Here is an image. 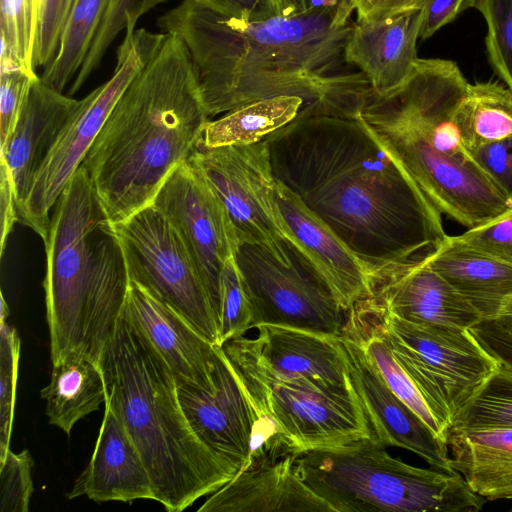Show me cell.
<instances>
[{"label":"cell","instance_id":"cell-26","mask_svg":"<svg viewBox=\"0 0 512 512\" xmlns=\"http://www.w3.org/2000/svg\"><path fill=\"white\" fill-rule=\"evenodd\" d=\"M450 465L488 500L512 499V427L449 429Z\"/></svg>","mask_w":512,"mask_h":512},{"label":"cell","instance_id":"cell-14","mask_svg":"<svg viewBox=\"0 0 512 512\" xmlns=\"http://www.w3.org/2000/svg\"><path fill=\"white\" fill-rule=\"evenodd\" d=\"M151 204L169 219L188 249L220 331V275L238 243L225 207L188 161L170 174Z\"/></svg>","mask_w":512,"mask_h":512},{"label":"cell","instance_id":"cell-9","mask_svg":"<svg viewBox=\"0 0 512 512\" xmlns=\"http://www.w3.org/2000/svg\"><path fill=\"white\" fill-rule=\"evenodd\" d=\"M372 301L394 357L447 439L455 416L498 369L499 362L470 329L409 322Z\"/></svg>","mask_w":512,"mask_h":512},{"label":"cell","instance_id":"cell-38","mask_svg":"<svg viewBox=\"0 0 512 512\" xmlns=\"http://www.w3.org/2000/svg\"><path fill=\"white\" fill-rule=\"evenodd\" d=\"M0 464V512H27L33 493L29 451L16 454L9 450Z\"/></svg>","mask_w":512,"mask_h":512},{"label":"cell","instance_id":"cell-45","mask_svg":"<svg viewBox=\"0 0 512 512\" xmlns=\"http://www.w3.org/2000/svg\"><path fill=\"white\" fill-rule=\"evenodd\" d=\"M0 168V214H1V256L4 253L8 236L15 222H18L17 203L14 186L6 165Z\"/></svg>","mask_w":512,"mask_h":512},{"label":"cell","instance_id":"cell-2","mask_svg":"<svg viewBox=\"0 0 512 512\" xmlns=\"http://www.w3.org/2000/svg\"><path fill=\"white\" fill-rule=\"evenodd\" d=\"M264 140L275 178L366 262L374 277L448 236L441 214L359 116L296 117Z\"/></svg>","mask_w":512,"mask_h":512},{"label":"cell","instance_id":"cell-28","mask_svg":"<svg viewBox=\"0 0 512 512\" xmlns=\"http://www.w3.org/2000/svg\"><path fill=\"white\" fill-rule=\"evenodd\" d=\"M302 107L298 96H278L240 106L209 120L198 145L215 148L260 142L292 122Z\"/></svg>","mask_w":512,"mask_h":512},{"label":"cell","instance_id":"cell-47","mask_svg":"<svg viewBox=\"0 0 512 512\" xmlns=\"http://www.w3.org/2000/svg\"><path fill=\"white\" fill-rule=\"evenodd\" d=\"M273 16L290 17L312 10V0H266Z\"/></svg>","mask_w":512,"mask_h":512},{"label":"cell","instance_id":"cell-13","mask_svg":"<svg viewBox=\"0 0 512 512\" xmlns=\"http://www.w3.org/2000/svg\"><path fill=\"white\" fill-rule=\"evenodd\" d=\"M188 162L222 202L238 242L259 245L289 265L290 240L276 200L266 141L215 148L198 145Z\"/></svg>","mask_w":512,"mask_h":512},{"label":"cell","instance_id":"cell-34","mask_svg":"<svg viewBox=\"0 0 512 512\" xmlns=\"http://www.w3.org/2000/svg\"><path fill=\"white\" fill-rule=\"evenodd\" d=\"M249 298L234 254L223 265L220 275V340L221 345L243 336L251 328Z\"/></svg>","mask_w":512,"mask_h":512},{"label":"cell","instance_id":"cell-12","mask_svg":"<svg viewBox=\"0 0 512 512\" xmlns=\"http://www.w3.org/2000/svg\"><path fill=\"white\" fill-rule=\"evenodd\" d=\"M290 264L265 248L238 242L234 258L249 298L251 328L277 325L341 336L348 319L303 252L287 242Z\"/></svg>","mask_w":512,"mask_h":512},{"label":"cell","instance_id":"cell-16","mask_svg":"<svg viewBox=\"0 0 512 512\" xmlns=\"http://www.w3.org/2000/svg\"><path fill=\"white\" fill-rule=\"evenodd\" d=\"M349 376L371 430V437L387 447L407 449L433 468L453 472L448 446L384 382L362 345L349 333L339 336Z\"/></svg>","mask_w":512,"mask_h":512},{"label":"cell","instance_id":"cell-43","mask_svg":"<svg viewBox=\"0 0 512 512\" xmlns=\"http://www.w3.org/2000/svg\"><path fill=\"white\" fill-rule=\"evenodd\" d=\"M474 4L475 0H429L423 7L420 39L430 38L460 13L474 8Z\"/></svg>","mask_w":512,"mask_h":512},{"label":"cell","instance_id":"cell-11","mask_svg":"<svg viewBox=\"0 0 512 512\" xmlns=\"http://www.w3.org/2000/svg\"><path fill=\"white\" fill-rule=\"evenodd\" d=\"M109 227L121 245L130 280L210 343L221 346L218 322L199 271L162 211L150 204Z\"/></svg>","mask_w":512,"mask_h":512},{"label":"cell","instance_id":"cell-44","mask_svg":"<svg viewBox=\"0 0 512 512\" xmlns=\"http://www.w3.org/2000/svg\"><path fill=\"white\" fill-rule=\"evenodd\" d=\"M225 16L258 20L273 16L266 0H195Z\"/></svg>","mask_w":512,"mask_h":512},{"label":"cell","instance_id":"cell-1","mask_svg":"<svg viewBox=\"0 0 512 512\" xmlns=\"http://www.w3.org/2000/svg\"><path fill=\"white\" fill-rule=\"evenodd\" d=\"M354 11V0H343L295 16L244 20L182 0L157 27L185 46L209 118L278 96L303 100L297 117H355L372 91L345 59Z\"/></svg>","mask_w":512,"mask_h":512},{"label":"cell","instance_id":"cell-15","mask_svg":"<svg viewBox=\"0 0 512 512\" xmlns=\"http://www.w3.org/2000/svg\"><path fill=\"white\" fill-rule=\"evenodd\" d=\"M176 384L180 406L197 438L238 472L246 468L259 447L260 423L221 346L209 386Z\"/></svg>","mask_w":512,"mask_h":512},{"label":"cell","instance_id":"cell-27","mask_svg":"<svg viewBox=\"0 0 512 512\" xmlns=\"http://www.w3.org/2000/svg\"><path fill=\"white\" fill-rule=\"evenodd\" d=\"M49 424L69 434L82 418L106 401V387L99 364L70 354L53 363L49 384L41 390Z\"/></svg>","mask_w":512,"mask_h":512},{"label":"cell","instance_id":"cell-29","mask_svg":"<svg viewBox=\"0 0 512 512\" xmlns=\"http://www.w3.org/2000/svg\"><path fill=\"white\" fill-rule=\"evenodd\" d=\"M467 151L512 135V91L495 82L468 85L456 112Z\"/></svg>","mask_w":512,"mask_h":512},{"label":"cell","instance_id":"cell-31","mask_svg":"<svg viewBox=\"0 0 512 512\" xmlns=\"http://www.w3.org/2000/svg\"><path fill=\"white\" fill-rule=\"evenodd\" d=\"M512 427V373L499 365L449 429Z\"/></svg>","mask_w":512,"mask_h":512},{"label":"cell","instance_id":"cell-46","mask_svg":"<svg viewBox=\"0 0 512 512\" xmlns=\"http://www.w3.org/2000/svg\"><path fill=\"white\" fill-rule=\"evenodd\" d=\"M429 0H354L357 19L383 17L390 14L421 9Z\"/></svg>","mask_w":512,"mask_h":512},{"label":"cell","instance_id":"cell-48","mask_svg":"<svg viewBox=\"0 0 512 512\" xmlns=\"http://www.w3.org/2000/svg\"><path fill=\"white\" fill-rule=\"evenodd\" d=\"M9 315V308L6 304L3 294H1V309H0V321L3 322Z\"/></svg>","mask_w":512,"mask_h":512},{"label":"cell","instance_id":"cell-24","mask_svg":"<svg viewBox=\"0 0 512 512\" xmlns=\"http://www.w3.org/2000/svg\"><path fill=\"white\" fill-rule=\"evenodd\" d=\"M83 495L96 502L155 499L140 452L107 407L91 460L75 481L69 498Z\"/></svg>","mask_w":512,"mask_h":512},{"label":"cell","instance_id":"cell-4","mask_svg":"<svg viewBox=\"0 0 512 512\" xmlns=\"http://www.w3.org/2000/svg\"><path fill=\"white\" fill-rule=\"evenodd\" d=\"M99 366L105 407L136 445L151 477L154 500L167 511H183L238 473L194 434L172 371L124 309Z\"/></svg>","mask_w":512,"mask_h":512},{"label":"cell","instance_id":"cell-7","mask_svg":"<svg viewBox=\"0 0 512 512\" xmlns=\"http://www.w3.org/2000/svg\"><path fill=\"white\" fill-rule=\"evenodd\" d=\"M221 348L260 423L255 452L295 454L371 437L356 393H331L276 374L257 358L248 337L230 339Z\"/></svg>","mask_w":512,"mask_h":512},{"label":"cell","instance_id":"cell-35","mask_svg":"<svg viewBox=\"0 0 512 512\" xmlns=\"http://www.w3.org/2000/svg\"><path fill=\"white\" fill-rule=\"evenodd\" d=\"M36 23L37 0H0V41L31 71Z\"/></svg>","mask_w":512,"mask_h":512},{"label":"cell","instance_id":"cell-41","mask_svg":"<svg viewBox=\"0 0 512 512\" xmlns=\"http://www.w3.org/2000/svg\"><path fill=\"white\" fill-rule=\"evenodd\" d=\"M468 154L512 204V135L469 150Z\"/></svg>","mask_w":512,"mask_h":512},{"label":"cell","instance_id":"cell-20","mask_svg":"<svg viewBox=\"0 0 512 512\" xmlns=\"http://www.w3.org/2000/svg\"><path fill=\"white\" fill-rule=\"evenodd\" d=\"M423 8L383 17L357 19L345 47V59L369 81L372 94L387 96L411 76Z\"/></svg>","mask_w":512,"mask_h":512},{"label":"cell","instance_id":"cell-42","mask_svg":"<svg viewBox=\"0 0 512 512\" xmlns=\"http://www.w3.org/2000/svg\"><path fill=\"white\" fill-rule=\"evenodd\" d=\"M470 331L499 365L512 373V314L504 312L495 318L482 319Z\"/></svg>","mask_w":512,"mask_h":512},{"label":"cell","instance_id":"cell-6","mask_svg":"<svg viewBox=\"0 0 512 512\" xmlns=\"http://www.w3.org/2000/svg\"><path fill=\"white\" fill-rule=\"evenodd\" d=\"M372 437L294 454L304 483L334 512H478L485 498L457 471L409 465Z\"/></svg>","mask_w":512,"mask_h":512},{"label":"cell","instance_id":"cell-33","mask_svg":"<svg viewBox=\"0 0 512 512\" xmlns=\"http://www.w3.org/2000/svg\"><path fill=\"white\" fill-rule=\"evenodd\" d=\"M486 23L488 59L498 77L512 91V0H475Z\"/></svg>","mask_w":512,"mask_h":512},{"label":"cell","instance_id":"cell-37","mask_svg":"<svg viewBox=\"0 0 512 512\" xmlns=\"http://www.w3.org/2000/svg\"><path fill=\"white\" fill-rule=\"evenodd\" d=\"M37 77L22 66L0 68V149L14 132Z\"/></svg>","mask_w":512,"mask_h":512},{"label":"cell","instance_id":"cell-3","mask_svg":"<svg viewBox=\"0 0 512 512\" xmlns=\"http://www.w3.org/2000/svg\"><path fill=\"white\" fill-rule=\"evenodd\" d=\"M166 34L117 100L83 162L108 224L153 202L170 174L189 160L210 120L185 46Z\"/></svg>","mask_w":512,"mask_h":512},{"label":"cell","instance_id":"cell-30","mask_svg":"<svg viewBox=\"0 0 512 512\" xmlns=\"http://www.w3.org/2000/svg\"><path fill=\"white\" fill-rule=\"evenodd\" d=\"M110 0H74L54 59L40 75L63 92L82 67Z\"/></svg>","mask_w":512,"mask_h":512},{"label":"cell","instance_id":"cell-5","mask_svg":"<svg viewBox=\"0 0 512 512\" xmlns=\"http://www.w3.org/2000/svg\"><path fill=\"white\" fill-rule=\"evenodd\" d=\"M104 222L82 164L55 204L44 241L43 287L52 363L76 354L99 364L123 312L127 289L121 274L104 256H94Z\"/></svg>","mask_w":512,"mask_h":512},{"label":"cell","instance_id":"cell-22","mask_svg":"<svg viewBox=\"0 0 512 512\" xmlns=\"http://www.w3.org/2000/svg\"><path fill=\"white\" fill-rule=\"evenodd\" d=\"M124 311L164 359L176 382L211 384L219 346L185 319L130 280Z\"/></svg>","mask_w":512,"mask_h":512},{"label":"cell","instance_id":"cell-21","mask_svg":"<svg viewBox=\"0 0 512 512\" xmlns=\"http://www.w3.org/2000/svg\"><path fill=\"white\" fill-rule=\"evenodd\" d=\"M248 341L257 358L276 374L303 379L337 394H355L339 336L277 325L256 327Z\"/></svg>","mask_w":512,"mask_h":512},{"label":"cell","instance_id":"cell-19","mask_svg":"<svg viewBox=\"0 0 512 512\" xmlns=\"http://www.w3.org/2000/svg\"><path fill=\"white\" fill-rule=\"evenodd\" d=\"M199 512H334L299 477L294 454L253 456Z\"/></svg>","mask_w":512,"mask_h":512},{"label":"cell","instance_id":"cell-40","mask_svg":"<svg viewBox=\"0 0 512 512\" xmlns=\"http://www.w3.org/2000/svg\"><path fill=\"white\" fill-rule=\"evenodd\" d=\"M456 242L512 265V208L507 212L451 236Z\"/></svg>","mask_w":512,"mask_h":512},{"label":"cell","instance_id":"cell-18","mask_svg":"<svg viewBox=\"0 0 512 512\" xmlns=\"http://www.w3.org/2000/svg\"><path fill=\"white\" fill-rule=\"evenodd\" d=\"M275 191L290 242L312 263L340 306L348 312L369 298L373 269L277 179Z\"/></svg>","mask_w":512,"mask_h":512},{"label":"cell","instance_id":"cell-39","mask_svg":"<svg viewBox=\"0 0 512 512\" xmlns=\"http://www.w3.org/2000/svg\"><path fill=\"white\" fill-rule=\"evenodd\" d=\"M74 0H37L33 50L34 67L43 69L54 59Z\"/></svg>","mask_w":512,"mask_h":512},{"label":"cell","instance_id":"cell-17","mask_svg":"<svg viewBox=\"0 0 512 512\" xmlns=\"http://www.w3.org/2000/svg\"><path fill=\"white\" fill-rule=\"evenodd\" d=\"M426 252L381 270L371 298L385 311L409 322L470 329L482 317L424 260Z\"/></svg>","mask_w":512,"mask_h":512},{"label":"cell","instance_id":"cell-25","mask_svg":"<svg viewBox=\"0 0 512 512\" xmlns=\"http://www.w3.org/2000/svg\"><path fill=\"white\" fill-rule=\"evenodd\" d=\"M426 263L479 312L482 319L501 315L512 301V265L447 236L424 255Z\"/></svg>","mask_w":512,"mask_h":512},{"label":"cell","instance_id":"cell-8","mask_svg":"<svg viewBox=\"0 0 512 512\" xmlns=\"http://www.w3.org/2000/svg\"><path fill=\"white\" fill-rule=\"evenodd\" d=\"M358 116L441 215L470 229L512 208L471 157L436 150L409 118L383 98L371 93Z\"/></svg>","mask_w":512,"mask_h":512},{"label":"cell","instance_id":"cell-49","mask_svg":"<svg viewBox=\"0 0 512 512\" xmlns=\"http://www.w3.org/2000/svg\"><path fill=\"white\" fill-rule=\"evenodd\" d=\"M504 312H507V313L512 314V301H511V303L508 305V307L506 308V310H505ZM504 312H503V313H504Z\"/></svg>","mask_w":512,"mask_h":512},{"label":"cell","instance_id":"cell-32","mask_svg":"<svg viewBox=\"0 0 512 512\" xmlns=\"http://www.w3.org/2000/svg\"><path fill=\"white\" fill-rule=\"evenodd\" d=\"M165 1L168 0H110L86 59L68 90V95H74L84 85L121 32L135 31L139 19Z\"/></svg>","mask_w":512,"mask_h":512},{"label":"cell","instance_id":"cell-10","mask_svg":"<svg viewBox=\"0 0 512 512\" xmlns=\"http://www.w3.org/2000/svg\"><path fill=\"white\" fill-rule=\"evenodd\" d=\"M166 36L164 32H151L145 28L125 33L116 51L112 76L79 100L61 129L18 211V222L35 231L43 242L49 234L52 208L83 164L117 100L156 53Z\"/></svg>","mask_w":512,"mask_h":512},{"label":"cell","instance_id":"cell-36","mask_svg":"<svg viewBox=\"0 0 512 512\" xmlns=\"http://www.w3.org/2000/svg\"><path fill=\"white\" fill-rule=\"evenodd\" d=\"M20 339L5 321L0 324V462L9 451L14 419Z\"/></svg>","mask_w":512,"mask_h":512},{"label":"cell","instance_id":"cell-23","mask_svg":"<svg viewBox=\"0 0 512 512\" xmlns=\"http://www.w3.org/2000/svg\"><path fill=\"white\" fill-rule=\"evenodd\" d=\"M79 100L34 80L31 91L0 158L12 179L17 213L25 202L33 179Z\"/></svg>","mask_w":512,"mask_h":512}]
</instances>
